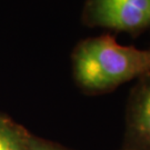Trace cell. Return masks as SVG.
Masks as SVG:
<instances>
[{
  "instance_id": "cell-4",
  "label": "cell",
  "mask_w": 150,
  "mask_h": 150,
  "mask_svg": "<svg viewBox=\"0 0 150 150\" xmlns=\"http://www.w3.org/2000/svg\"><path fill=\"white\" fill-rule=\"evenodd\" d=\"M29 140L20 127L0 117V150H29Z\"/></svg>"
},
{
  "instance_id": "cell-3",
  "label": "cell",
  "mask_w": 150,
  "mask_h": 150,
  "mask_svg": "<svg viewBox=\"0 0 150 150\" xmlns=\"http://www.w3.org/2000/svg\"><path fill=\"white\" fill-rule=\"evenodd\" d=\"M122 149L150 150V72L137 79L129 93Z\"/></svg>"
},
{
  "instance_id": "cell-5",
  "label": "cell",
  "mask_w": 150,
  "mask_h": 150,
  "mask_svg": "<svg viewBox=\"0 0 150 150\" xmlns=\"http://www.w3.org/2000/svg\"><path fill=\"white\" fill-rule=\"evenodd\" d=\"M29 150H69L62 146L50 142L47 140L38 139L30 137L29 140Z\"/></svg>"
},
{
  "instance_id": "cell-6",
  "label": "cell",
  "mask_w": 150,
  "mask_h": 150,
  "mask_svg": "<svg viewBox=\"0 0 150 150\" xmlns=\"http://www.w3.org/2000/svg\"><path fill=\"white\" fill-rule=\"evenodd\" d=\"M120 150H125V149H122V148H121V149H120Z\"/></svg>"
},
{
  "instance_id": "cell-2",
  "label": "cell",
  "mask_w": 150,
  "mask_h": 150,
  "mask_svg": "<svg viewBox=\"0 0 150 150\" xmlns=\"http://www.w3.org/2000/svg\"><path fill=\"white\" fill-rule=\"evenodd\" d=\"M82 23L132 37L150 31V0H86Z\"/></svg>"
},
{
  "instance_id": "cell-1",
  "label": "cell",
  "mask_w": 150,
  "mask_h": 150,
  "mask_svg": "<svg viewBox=\"0 0 150 150\" xmlns=\"http://www.w3.org/2000/svg\"><path fill=\"white\" fill-rule=\"evenodd\" d=\"M71 59L77 85L89 95L111 92L150 72V48L122 46L110 33L81 40Z\"/></svg>"
}]
</instances>
